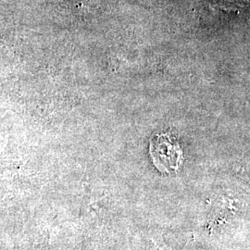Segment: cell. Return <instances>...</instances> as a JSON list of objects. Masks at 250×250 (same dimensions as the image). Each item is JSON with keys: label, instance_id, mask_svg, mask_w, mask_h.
Returning a JSON list of instances; mask_svg holds the SVG:
<instances>
[{"label": "cell", "instance_id": "obj_1", "mask_svg": "<svg viewBox=\"0 0 250 250\" xmlns=\"http://www.w3.org/2000/svg\"><path fill=\"white\" fill-rule=\"evenodd\" d=\"M149 154L155 167L166 174L177 171L184 162V153L177 139L166 133L152 136Z\"/></svg>", "mask_w": 250, "mask_h": 250}]
</instances>
